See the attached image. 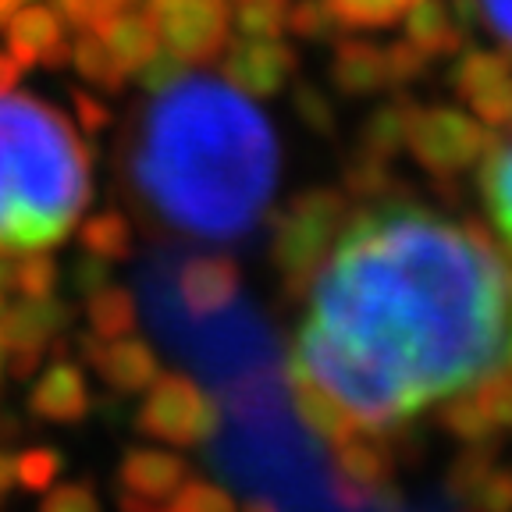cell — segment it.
<instances>
[{"mask_svg": "<svg viewBox=\"0 0 512 512\" xmlns=\"http://www.w3.org/2000/svg\"><path fill=\"white\" fill-rule=\"evenodd\" d=\"M288 370L320 427L384 434L512 374V264L466 221L384 203L313 267Z\"/></svg>", "mask_w": 512, "mask_h": 512, "instance_id": "obj_1", "label": "cell"}, {"mask_svg": "<svg viewBox=\"0 0 512 512\" xmlns=\"http://www.w3.org/2000/svg\"><path fill=\"white\" fill-rule=\"evenodd\" d=\"M139 107L125 164L143 207L189 239L232 242L271 207L281 146L271 118L232 79L182 72Z\"/></svg>", "mask_w": 512, "mask_h": 512, "instance_id": "obj_2", "label": "cell"}, {"mask_svg": "<svg viewBox=\"0 0 512 512\" xmlns=\"http://www.w3.org/2000/svg\"><path fill=\"white\" fill-rule=\"evenodd\" d=\"M89 153L57 107L0 93V253H50L89 207Z\"/></svg>", "mask_w": 512, "mask_h": 512, "instance_id": "obj_3", "label": "cell"}, {"mask_svg": "<svg viewBox=\"0 0 512 512\" xmlns=\"http://www.w3.org/2000/svg\"><path fill=\"white\" fill-rule=\"evenodd\" d=\"M160 43L185 64H207L228 47V0H146Z\"/></svg>", "mask_w": 512, "mask_h": 512, "instance_id": "obj_4", "label": "cell"}, {"mask_svg": "<svg viewBox=\"0 0 512 512\" xmlns=\"http://www.w3.org/2000/svg\"><path fill=\"white\" fill-rule=\"evenodd\" d=\"M292 68H296L292 50L274 40H256V36L232 47V57H228V79L246 93H274Z\"/></svg>", "mask_w": 512, "mask_h": 512, "instance_id": "obj_5", "label": "cell"}, {"mask_svg": "<svg viewBox=\"0 0 512 512\" xmlns=\"http://www.w3.org/2000/svg\"><path fill=\"white\" fill-rule=\"evenodd\" d=\"M480 196H484V214L495 228L498 242L512 253V118L509 132L495 139L480 168Z\"/></svg>", "mask_w": 512, "mask_h": 512, "instance_id": "obj_6", "label": "cell"}, {"mask_svg": "<svg viewBox=\"0 0 512 512\" xmlns=\"http://www.w3.org/2000/svg\"><path fill=\"white\" fill-rule=\"evenodd\" d=\"M64 43V22L57 11L32 4L25 11H15L8 18V54L15 57L22 68L43 61L54 47Z\"/></svg>", "mask_w": 512, "mask_h": 512, "instance_id": "obj_7", "label": "cell"}, {"mask_svg": "<svg viewBox=\"0 0 512 512\" xmlns=\"http://www.w3.org/2000/svg\"><path fill=\"white\" fill-rule=\"evenodd\" d=\"M100 40L107 43L111 57L118 61L121 72H136L143 64H150V57H157L160 47V36H157V25H153L150 11H136L128 8L107 25L104 32H96Z\"/></svg>", "mask_w": 512, "mask_h": 512, "instance_id": "obj_8", "label": "cell"}, {"mask_svg": "<svg viewBox=\"0 0 512 512\" xmlns=\"http://www.w3.org/2000/svg\"><path fill=\"white\" fill-rule=\"evenodd\" d=\"M406 29L409 40L427 54H448L459 47V32L448 18L445 0H416L406 11Z\"/></svg>", "mask_w": 512, "mask_h": 512, "instance_id": "obj_9", "label": "cell"}, {"mask_svg": "<svg viewBox=\"0 0 512 512\" xmlns=\"http://www.w3.org/2000/svg\"><path fill=\"white\" fill-rule=\"evenodd\" d=\"M32 409L50 420H72L82 409V384L72 367H54L32 392Z\"/></svg>", "mask_w": 512, "mask_h": 512, "instance_id": "obj_10", "label": "cell"}, {"mask_svg": "<svg viewBox=\"0 0 512 512\" xmlns=\"http://www.w3.org/2000/svg\"><path fill=\"white\" fill-rule=\"evenodd\" d=\"M335 15V22L349 25V29H388L399 18H406V11L416 0H324Z\"/></svg>", "mask_w": 512, "mask_h": 512, "instance_id": "obj_11", "label": "cell"}, {"mask_svg": "<svg viewBox=\"0 0 512 512\" xmlns=\"http://www.w3.org/2000/svg\"><path fill=\"white\" fill-rule=\"evenodd\" d=\"M72 57H75V68H79L82 75H86L89 82H96V86L104 89H121V79H125V72L118 68V61L111 57V50H107V43L96 36V32H82V40L72 47Z\"/></svg>", "mask_w": 512, "mask_h": 512, "instance_id": "obj_12", "label": "cell"}, {"mask_svg": "<svg viewBox=\"0 0 512 512\" xmlns=\"http://www.w3.org/2000/svg\"><path fill=\"white\" fill-rule=\"evenodd\" d=\"M381 68H384V57L377 54L370 43H345L338 50V61H335V79L349 89H374L377 79H381Z\"/></svg>", "mask_w": 512, "mask_h": 512, "instance_id": "obj_13", "label": "cell"}, {"mask_svg": "<svg viewBox=\"0 0 512 512\" xmlns=\"http://www.w3.org/2000/svg\"><path fill=\"white\" fill-rule=\"evenodd\" d=\"M288 0H232L235 22L246 36H256V40H271L285 29L288 22Z\"/></svg>", "mask_w": 512, "mask_h": 512, "instance_id": "obj_14", "label": "cell"}, {"mask_svg": "<svg viewBox=\"0 0 512 512\" xmlns=\"http://www.w3.org/2000/svg\"><path fill=\"white\" fill-rule=\"evenodd\" d=\"M136 0H57V11L68 25L82 32H104L121 11H128Z\"/></svg>", "mask_w": 512, "mask_h": 512, "instance_id": "obj_15", "label": "cell"}, {"mask_svg": "<svg viewBox=\"0 0 512 512\" xmlns=\"http://www.w3.org/2000/svg\"><path fill=\"white\" fill-rule=\"evenodd\" d=\"M11 285H18L29 299H43L54 285V264L43 253L22 256V264L11 267Z\"/></svg>", "mask_w": 512, "mask_h": 512, "instance_id": "obj_16", "label": "cell"}, {"mask_svg": "<svg viewBox=\"0 0 512 512\" xmlns=\"http://www.w3.org/2000/svg\"><path fill=\"white\" fill-rule=\"evenodd\" d=\"M288 25L306 36V40H320V36H328L331 25H335V15L324 0H299L296 8H288Z\"/></svg>", "mask_w": 512, "mask_h": 512, "instance_id": "obj_17", "label": "cell"}, {"mask_svg": "<svg viewBox=\"0 0 512 512\" xmlns=\"http://www.w3.org/2000/svg\"><path fill=\"white\" fill-rule=\"evenodd\" d=\"M57 473V463H54V452H25L22 459H15V484L22 488H47L50 480Z\"/></svg>", "mask_w": 512, "mask_h": 512, "instance_id": "obj_18", "label": "cell"}, {"mask_svg": "<svg viewBox=\"0 0 512 512\" xmlns=\"http://www.w3.org/2000/svg\"><path fill=\"white\" fill-rule=\"evenodd\" d=\"M477 4V22L488 25L502 47L512 50V0H473Z\"/></svg>", "mask_w": 512, "mask_h": 512, "instance_id": "obj_19", "label": "cell"}, {"mask_svg": "<svg viewBox=\"0 0 512 512\" xmlns=\"http://www.w3.org/2000/svg\"><path fill=\"white\" fill-rule=\"evenodd\" d=\"M43 512H96V502H93V495L82 488H57L54 495L43 502Z\"/></svg>", "mask_w": 512, "mask_h": 512, "instance_id": "obj_20", "label": "cell"}, {"mask_svg": "<svg viewBox=\"0 0 512 512\" xmlns=\"http://www.w3.org/2000/svg\"><path fill=\"white\" fill-rule=\"evenodd\" d=\"M388 64H392L395 75H416L420 68H424V54H416L413 47H392L388 50Z\"/></svg>", "mask_w": 512, "mask_h": 512, "instance_id": "obj_21", "label": "cell"}, {"mask_svg": "<svg viewBox=\"0 0 512 512\" xmlns=\"http://www.w3.org/2000/svg\"><path fill=\"white\" fill-rule=\"evenodd\" d=\"M72 100H75V111H79V121H82V125H86V128H100V125H104V121H107V111H104V107H100V104H96L93 96L75 93Z\"/></svg>", "mask_w": 512, "mask_h": 512, "instance_id": "obj_22", "label": "cell"}, {"mask_svg": "<svg viewBox=\"0 0 512 512\" xmlns=\"http://www.w3.org/2000/svg\"><path fill=\"white\" fill-rule=\"evenodd\" d=\"M22 79V64L11 54H0V93H11Z\"/></svg>", "mask_w": 512, "mask_h": 512, "instance_id": "obj_23", "label": "cell"}, {"mask_svg": "<svg viewBox=\"0 0 512 512\" xmlns=\"http://www.w3.org/2000/svg\"><path fill=\"white\" fill-rule=\"evenodd\" d=\"M11 484H15V459H8L0 452V498L8 495Z\"/></svg>", "mask_w": 512, "mask_h": 512, "instance_id": "obj_24", "label": "cell"}, {"mask_svg": "<svg viewBox=\"0 0 512 512\" xmlns=\"http://www.w3.org/2000/svg\"><path fill=\"white\" fill-rule=\"evenodd\" d=\"M11 288V264L4 260V253H0V310H4V296H8Z\"/></svg>", "mask_w": 512, "mask_h": 512, "instance_id": "obj_25", "label": "cell"}, {"mask_svg": "<svg viewBox=\"0 0 512 512\" xmlns=\"http://www.w3.org/2000/svg\"><path fill=\"white\" fill-rule=\"evenodd\" d=\"M8 356H11V345H8V335H4V328H0V374L8 370Z\"/></svg>", "mask_w": 512, "mask_h": 512, "instance_id": "obj_26", "label": "cell"}, {"mask_svg": "<svg viewBox=\"0 0 512 512\" xmlns=\"http://www.w3.org/2000/svg\"><path fill=\"white\" fill-rule=\"evenodd\" d=\"M18 4H22V0H0V22H8V18L18 11Z\"/></svg>", "mask_w": 512, "mask_h": 512, "instance_id": "obj_27", "label": "cell"}]
</instances>
